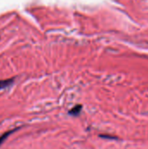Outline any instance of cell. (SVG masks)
I'll use <instances>...</instances> for the list:
<instances>
[{
    "instance_id": "obj_1",
    "label": "cell",
    "mask_w": 148,
    "mask_h": 149,
    "mask_svg": "<svg viewBox=\"0 0 148 149\" xmlns=\"http://www.w3.org/2000/svg\"><path fill=\"white\" fill-rule=\"evenodd\" d=\"M14 82V79H3L0 80V90H3L8 86H10Z\"/></svg>"
},
{
    "instance_id": "obj_2",
    "label": "cell",
    "mask_w": 148,
    "mask_h": 149,
    "mask_svg": "<svg viewBox=\"0 0 148 149\" xmlns=\"http://www.w3.org/2000/svg\"><path fill=\"white\" fill-rule=\"evenodd\" d=\"M81 110H82V106L81 105H77L72 109H71L69 111V114L72 115V116H78L80 113Z\"/></svg>"
},
{
    "instance_id": "obj_3",
    "label": "cell",
    "mask_w": 148,
    "mask_h": 149,
    "mask_svg": "<svg viewBox=\"0 0 148 149\" xmlns=\"http://www.w3.org/2000/svg\"><path fill=\"white\" fill-rule=\"evenodd\" d=\"M17 129H12V130H10V131H8V132H6V133H4L3 134H2L1 136H0V146L3 144V142L10 136V134H11L13 132H15Z\"/></svg>"
},
{
    "instance_id": "obj_4",
    "label": "cell",
    "mask_w": 148,
    "mask_h": 149,
    "mask_svg": "<svg viewBox=\"0 0 148 149\" xmlns=\"http://www.w3.org/2000/svg\"><path fill=\"white\" fill-rule=\"evenodd\" d=\"M101 138H105V139H117L115 137H113V136H106V135H100Z\"/></svg>"
}]
</instances>
